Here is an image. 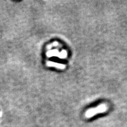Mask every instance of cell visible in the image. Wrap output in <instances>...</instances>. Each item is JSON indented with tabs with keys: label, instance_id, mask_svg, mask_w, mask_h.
Returning <instances> with one entry per match:
<instances>
[{
	"label": "cell",
	"instance_id": "obj_1",
	"mask_svg": "<svg viewBox=\"0 0 127 127\" xmlns=\"http://www.w3.org/2000/svg\"><path fill=\"white\" fill-rule=\"evenodd\" d=\"M107 107L106 105L104 104H101L99 106H97L96 108L91 109L87 111L86 112L85 115L87 118H90L96 115V114H98L100 113H103L105 112L107 110Z\"/></svg>",
	"mask_w": 127,
	"mask_h": 127
}]
</instances>
